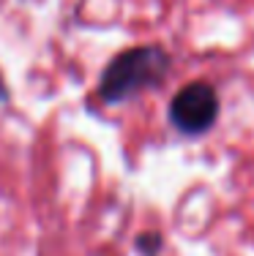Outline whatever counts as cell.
<instances>
[{
  "label": "cell",
  "mask_w": 254,
  "mask_h": 256,
  "mask_svg": "<svg viewBox=\"0 0 254 256\" xmlns=\"http://www.w3.org/2000/svg\"><path fill=\"white\" fill-rule=\"evenodd\" d=\"M172 71V58L164 46L145 44L115 54L99 76V96L104 104H123L148 90H159Z\"/></svg>",
  "instance_id": "1"
},
{
  "label": "cell",
  "mask_w": 254,
  "mask_h": 256,
  "mask_svg": "<svg viewBox=\"0 0 254 256\" xmlns=\"http://www.w3.org/2000/svg\"><path fill=\"white\" fill-rule=\"evenodd\" d=\"M219 93L210 82L194 79L183 84L169 101V123L183 136H202L219 120Z\"/></svg>",
  "instance_id": "2"
},
{
  "label": "cell",
  "mask_w": 254,
  "mask_h": 256,
  "mask_svg": "<svg viewBox=\"0 0 254 256\" xmlns=\"http://www.w3.org/2000/svg\"><path fill=\"white\" fill-rule=\"evenodd\" d=\"M161 246H164V240H161V234H156V232H145V234L137 237V251L145 254V256H156L161 251Z\"/></svg>",
  "instance_id": "3"
}]
</instances>
